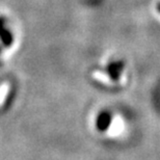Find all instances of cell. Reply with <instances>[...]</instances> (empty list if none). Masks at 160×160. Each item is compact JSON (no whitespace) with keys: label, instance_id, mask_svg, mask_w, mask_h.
I'll return each instance as SVG.
<instances>
[{"label":"cell","instance_id":"cell-1","mask_svg":"<svg viewBox=\"0 0 160 160\" xmlns=\"http://www.w3.org/2000/svg\"><path fill=\"white\" fill-rule=\"evenodd\" d=\"M111 121H112V118H111V114L109 112H107V111L101 112L97 119V128L100 131L107 130L108 127L110 126Z\"/></svg>","mask_w":160,"mask_h":160},{"label":"cell","instance_id":"cell-2","mask_svg":"<svg viewBox=\"0 0 160 160\" xmlns=\"http://www.w3.org/2000/svg\"><path fill=\"white\" fill-rule=\"evenodd\" d=\"M122 70H123V62H116L109 65V67H108V72H109L111 79L112 80L119 79Z\"/></svg>","mask_w":160,"mask_h":160},{"label":"cell","instance_id":"cell-3","mask_svg":"<svg viewBox=\"0 0 160 160\" xmlns=\"http://www.w3.org/2000/svg\"><path fill=\"white\" fill-rule=\"evenodd\" d=\"M0 38L3 42V44L5 46H9L12 44V38L11 36V33L8 31H6L4 28L2 27V21L0 20Z\"/></svg>","mask_w":160,"mask_h":160}]
</instances>
